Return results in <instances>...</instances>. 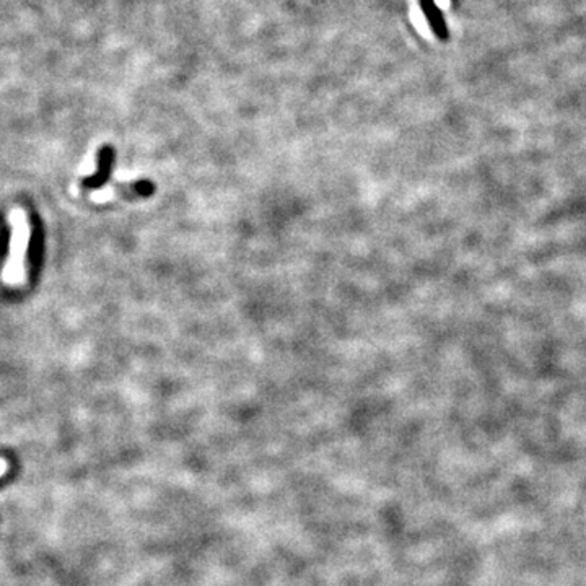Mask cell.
I'll return each mask as SVG.
<instances>
[{
    "mask_svg": "<svg viewBox=\"0 0 586 586\" xmlns=\"http://www.w3.org/2000/svg\"><path fill=\"white\" fill-rule=\"evenodd\" d=\"M7 469H9L7 461H5V460H0V476H4V474L7 472Z\"/></svg>",
    "mask_w": 586,
    "mask_h": 586,
    "instance_id": "6da1fadb",
    "label": "cell"
}]
</instances>
